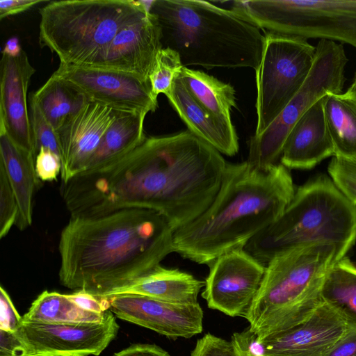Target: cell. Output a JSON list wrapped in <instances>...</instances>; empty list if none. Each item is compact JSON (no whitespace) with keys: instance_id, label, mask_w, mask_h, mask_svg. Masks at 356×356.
Instances as JSON below:
<instances>
[{"instance_id":"cell-20","label":"cell","mask_w":356,"mask_h":356,"mask_svg":"<svg viewBox=\"0 0 356 356\" xmlns=\"http://www.w3.org/2000/svg\"><path fill=\"white\" fill-rule=\"evenodd\" d=\"M170 103L195 135L220 153L234 156L238 151V138L232 122L222 120L202 106L189 93L179 76L166 95Z\"/></svg>"},{"instance_id":"cell-12","label":"cell","mask_w":356,"mask_h":356,"mask_svg":"<svg viewBox=\"0 0 356 356\" xmlns=\"http://www.w3.org/2000/svg\"><path fill=\"white\" fill-rule=\"evenodd\" d=\"M54 74L69 81L88 101L116 111L147 114L158 107L149 81L129 74L64 63Z\"/></svg>"},{"instance_id":"cell-26","label":"cell","mask_w":356,"mask_h":356,"mask_svg":"<svg viewBox=\"0 0 356 356\" xmlns=\"http://www.w3.org/2000/svg\"><path fill=\"white\" fill-rule=\"evenodd\" d=\"M192 97L217 118L232 122L231 111L236 106L234 87L205 72L184 67L179 75Z\"/></svg>"},{"instance_id":"cell-3","label":"cell","mask_w":356,"mask_h":356,"mask_svg":"<svg viewBox=\"0 0 356 356\" xmlns=\"http://www.w3.org/2000/svg\"><path fill=\"white\" fill-rule=\"evenodd\" d=\"M296 188L282 163L266 170L247 161L227 163L221 185L209 207L173 234L175 252L211 265L219 256L244 249L274 223L291 201Z\"/></svg>"},{"instance_id":"cell-32","label":"cell","mask_w":356,"mask_h":356,"mask_svg":"<svg viewBox=\"0 0 356 356\" xmlns=\"http://www.w3.org/2000/svg\"><path fill=\"white\" fill-rule=\"evenodd\" d=\"M19 208L6 174L0 165V238L5 237L16 224Z\"/></svg>"},{"instance_id":"cell-14","label":"cell","mask_w":356,"mask_h":356,"mask_svg":"<svg viewBox=\"0 0 356 356\" xmlns=\"http://www.w3.org/2000/svg\"><path fill=\"white\" fill-rule=\"evenodd\" d=\"M118 318L171 339H189L202 332L203 311L197 305H179L146 296L121 293L106 297Z\"/></svg>"},{"instance_id":"cell-7","label":"cell","mask_w":356,"mask_h":356,"mask_svg":"<svg viewBox=\"0 0 356 356\" xmlns=\"http://www.w3.org/2000/svg\"><path fill=\"white\" fill-rule=\"evenodd\" d=\"M146 12L139 1H53L40 9L39 43L60 63L97 67L119 31Z\"/></svg>"},{"instance_id":"cell-15","label":"cell","mask_w":356,"mask_h":356,"mask_svg":"<svg viewBox=\"0 0 356 356\" xmlns=\"http://www.w3.org/2000/svg\"><path fill=\"white\" fill-rule=\"evenodd\" d=\"M118 111L88 101L56 131L62 155V181L84 172Z\"/></svg>"},{"instance_id":"cell-36","label":"cell","mask_w":356,"mask_h":356,"mask_svg":"<svg viewBox=\"0 0 356 356\" xmlns=\"http://www.w3.org/2000/svg\"><path fill=\"white\" fill-rule=\"evenodd\" d=\"M22 323V317L15 309L7 291L0 287V330L17 332Z\"/></svg>"},{"instance_id":"cell-17","label":"cell","mask_w":356,"mask_h":356,"mask_svg":"<svg viewBox=\"0 0 356 356\" xmlns=\"http://www.w3.org/2000/svg\"><path fill=\"white\" fill-rule=\"evenodd\" d=\"M0 72V130L35 156L27 107L28 87L35 69L22 50L17 57L2 54Z\"/></svg>"},{"instance_id":"cell-41","label":"cell","mask_w":356,"mask_h":356,"mask_svg":"<svg viewBox=\"0 0 356 356\" xmlns=\"http://www.w3.org/2000/svg\"><path fill=\"white\" fill-rule=\"evenodd\" d=\"M113 356H170L161 348L153 344L138 343L115 353Z\"/></svg>"},{"instance_id":"cell-6","label":"cell","mask_w":356,"mask_h":356,"mask_svg":"<svg viewBox=\"0 0 356 356\" xmlns=\"http://www.w3.org/2000/svg\"><path fill=\"white\" fill-rule=\"evenodd\" d=\"M356 242V206L331 178L318 175L296 189L282 216L251 239L244 249L263 264L296 247L329 243L336 261L346 257Z\"/></svg>"},{"instance_id":"cell-34","label":"cell","mask_w":356,"mask_h":356,"mask_svg":"<svg viewBox=\"0 0 356 356\" xmlns=\"http://www.w3.org/2000/svg\"><path fill=\"white\" fill-rule=\"evenodd\" d=\"M35 168L38 179L51 181L61 173L62 160L51 151L41 147L35 156Z\"/></svg>"},{"instance_id":"cell-10","label":"cell","mask_w":356,"mask_h":356,"mask_svg":"<svg viewBox=\"0 0 356 356\" xmlns=\"http://www.w3.org/2000/svg\"><path fill=\"white\" fill-rule=\"evenodd\" d=\"M261 61L255 70L257 115L254 135L264 131L305 83L316 47L306 39L266 32Z\"/></svg>"},{"instance_id":"cell-38","label":"cell","mask_w":356,"mask_h":356,"mask_svg":"<svg viewBox=\"0 0 356 356\" xmlns=\"http://www.w3.org/2000/svg\"><path fill=\"white\" fill-rule=\"evenodd\" d=\"M325 356H356V325L348 326Z\"/></svg>"},{"instance_id":"cell-1","label":"cell","mask_w":356,"mask_h":356,"mask_svg":"<svg viewBox=\"0 0 356 356\" xmlns=\"http://www.w3.org/2000/svg\"><path fill=\"white\" fill-rule=\"evenodd\" d=\"M226 165L217 149L187 129L146 137L118 161L62 182L60 192L71 217L147 209L175 232L212 203Z\"/></svg>"},{"instance_id":"cell-35","label":"cell","mask_w":356,"mask_h":356,"mask_svg":"<svg viewBox=\"0 0 356 356\" xmlns=\"http://www.w3.org/2000/svg\"><path fill=\"white\" fill-rule=\"evenodd\" d=\"M231 342L238 356H265L266 347L250 328L241 332H235Z\"/></svg>"},{"instance_id":"cell-16","label":"cell","mask_w":356,"mask_h":356,"mask_svg":"<svg viewBox=\"0 0 356 356\" xmlns=\"http://www.w3.org/2000/svg\"><path fill=\"white\" fill-rule=\"evenodd\" d=\"M162 29L150 13L122 27L110 43L102 62L93 67L122 72L149 81L162 47Z\"/></svg>"},{"instance_id":"cell-28","label":"cell","mask_w":356,"mask_h":356,"mask_svg":"<svg viewBox=\"0 0 356 356\" xmlns=\"http://www.w3.org/2000/svg\"><path fill=\"white\" fill-rule=\"evenodd\" d=\"M321 299L348 324L356 325V265L347 257L329 270L322 286Z\"/></svg>"},{"instance_id":"cell-23","label":"cell","mask_w":356,"mask_h":356,"mask_svg":"<svg viewBox=\"0 0 356 356\" xmlns=\"http://www.w3.org/2000/svg\"><path fill=\"white\" fill-rule=\"evenodd\" d=\"M146 115L118 111L84 172L112 164L139 146L146 138L143 128Z\"/></svg>"},{"instance_id":"cell-22","label":"cell","mask_w":356,"mask_h":356,"mask_svg":"<svg viewBox=\"0 0 356 356\" xmlns=\"http://www.w3.org/2000/svg\"><path fill=\"white\" fill-rule=\"evenodd\" d=\"M203 286L204 282L189 273L159 266L118 294L134 293L175 304L197 305Z\"/></svg>"},{"instance_id":"cell-33","label":"cell","mask_w":356,"mask_h":356,"mask_svg":"<svg viewBox=\"0 0 356 356\" xmlns=\"http://www.w3.org/2000/svg\"><path fill=\"white\" fill-rule=\"evenodd\" d=\"M191 356H238L231 341L207 333L198 339Z\"/></svg>"},{"instance_id":"cell-39","label":"cell","mask_w":356,"mask_h":356,"mask_svg":"<svg viewBox=\"0 0 356 356\" xmlns=\"http://www.w3.org/2000/svg\"><path fill=\"white\" fill-rule=\"evenodd\" d=\"M24 348L16 332L0 330V356H24Z\"/></svg>"},{"instance_id":"cell-19","label":"cell","mask_w":356,"mask_h":356,"mask_svg":"<svg viewBox=\"0 0 356 356\" xmlns=\"http://www.w3.org/2000/svg\"><path fill=\"white\" fill-rule=\"evenodd\" d=\"M325 96L314 103L290 131L280 158L288 169H311L334 156L324 114Z\"/></svg>"},{"instance_id":"cell-5","label":"cell","mask_w":356,"mask_h":356,"mask_svg":"<svg viewBox=\"0 0 356 356\" xmlns=\"http://www.w3.org/2000/svg\"><path fill=\"white\" fill-rule=\"evenodd\" d=\"M336 262L333 244L314 243L283 252L267 264L259 289L244 316L260 341L312 315L323 302L322 286Z\"/></svg>"},{"instance_id":"cell-25","label":"cell","mask_w":356,"mask_h":356,"mask_svg":"<svg viewBox=\"0 0 356 356\" xmlns=\"http://www.w3.org/2000/svg\"><path fill=\"white\" fill-rule=\"evenodd\" d=\"M30 97L56 131L88 102L72 84L54 74Z\"/></svg>"},{"instance_id":"cell-18","label":"cell","mask_w":356,"mask_h":356,"mask_svg":"<svg viewBox=\"0 0 356 356\" xmlns=\"http://www.w3.org/2000/svg\"><path fill=\"white\" fill-rule=\"evenodd\" d=\"M347 326L341 316L323 302L302 323L261 341L265 356H325Z\"/></svg>"},{"instance_id":"cell-31","label":"cell","mask_w":356,"mask_h":356,"mask_svg":"<svg viewBox=\"0 0 356 356\" xmlns=\"http://www.w3.org/2000/svg\"><path fill=\"white\" fill-rule=\"evenodd\" d=\"M327 172L338 189L356 206V159L333 156Z\"/></svg>"},{"instance_id":"cell-29","label":"cell","mask_w":356,"mask_h":356,"mask_svg":"<svg viewBox=\"0 0 356 356\" xmlns=\"http://www.w3.org/2000/svg\"><path fill=\"white\" fill-rule=\"evenodd\" d=\"M184 67L179 54L165 47L158 52L154 67L149 76V81L154 95L160 93L167 95L170 91L174 80Z\"/></svg>"},{"instance_id":"cell-21","label":"cell","mask_w":356,"mask_h":356,"mask_svg":"<svg viewBox=\"0 0 356 356\" xmlns=\"http://www.w3.org/2000/svg\"><path fill=\"white\" fill-rule=\"evenodd\" d=\"M34 155L16 145L3 131L0 130V165L6 174L15 195L19 215L15 225L24 230L33 222L34 193L38 178Z\"/></svg>"},{"instance_id":"cell-44","label":"cell","mask_w":356,"mask_h":356,"mask_svg":"<svg viewBox=\"0 0 356 356\" xmlns=\"http://www.w3.org/2000/svg\"><path fill=\"white\" fill-rule=\"evenodd\" d=\"M70 356H85V355H80V354H76V355H70Z\"/></svg>"},{"instance_id":"cell-13","label":"cell","mask_w":356,"mask_h":356,"mask_svg":"<svg viewBox=\"0 0 356 356\" xmlns=\"http://www.w3.org/2000/svg\"><path fill=\"white\" fill-rule=\"evenodd\" d=\"M209 266L202 293L207 306L232 317H244L261 286L264 264L245 249H236Z\"/></svg>"},{"instance_id":"cell-8","label":"cell","mask_w":356,"mask_h":356,"mask_svg":"<svg viewBox=\"0 0 356 356\" xmlns=\"http://www.w3.org/2000/svg\"><path fill=\"white\" fill-rule=\"evenodd\" d=\"M229 9L266 32L356 48V0L234 1Z\"/></svg>"},{"instance_id":"cell-37","label":"cell","mask_w":356,"mask_h":356,"mask_svg":"<svg viewBox=\"0 0 356 356\" xmlns=\"http://www.w3.org/2000/svg\"><path fill=\"white\" fill-rule=\"evenodd\" d=\"M66 295L79 307L86 311L104 314L109 310V302L107 298H99L83 290Z\"/></svg>"},{"instance_id":"cell-43","label":"cell","mask_w":356,"mask_h":356,"mask_svg":"<svg viewBox=\"0 0 356 356\" xmlns=\"http://www.w3.org/2000/svg\"><path fill=\"white\" fill-rule=\"evenodd\" d=\"M353 83H356V72L354 76Z\"/></svg>"},{"instance_id":"cell-40","label":"cell","mask_w":356,"mask_h":356,"mask_svg":"<svg viewBox=\"0 0 356 356\" xmlns=\"http://www.w3.org/2000/svg\"><path fill=\"white\" fill-rule=\"evenodd\" d=\"M41 0H6L0 1V19L25 12L35 5L42 3Z\"/></svg>"},{"instance_id":"cell-11","label":"cell","mask_w":356,"mask_h":356,"mask_svg":"<svg viewBox=\"0 0 356 356\" xmlns=\"http://www.w3.org/2000/svg\"><path fill=\"white\" fill-rule=\"evenodd\" d=\"M119 325L113 313L92 323H38L24 322L16 334L24 348V356H97L115 337Z\"/></svg>"},{"instance_id":"cell-42","label":"cell","mask_w":356,"mask_h":356,"mask_svg":"<svg viewBox=\"0 0 356 356\" xmlns=\"http://www.w3.org/2000/svg\"><path fill=\"white\" fill-rule=\"evenodd\" d=\"M22 51V49L20 47L18 38L17 37H12L5 43L2 54L10 57H17Z\"/></svg>"},{"instance_id":"cell-2","label":"cell","mask_w":356,"mask_h":356,"mask_svg":"<svg viewBox=\"0 0 356 356\" xmlns=\"http://www.w3.org/2000/svg\"><path fill=\"white\" fill-rule=\"evenodd\" d=\"M174 230L160 213L130 208L71 217L59 243V280L99 298L118 294L175 252Z\"/></svg>"},{"instance_id":"cell-24","label":"cell","mask_w":356,"mask_h":356,"mask_svg":"<svg viewBox=\"0 0 356 356\" xmlns=\"http://www.w3.org/2000/svg\"><path fill=\"white\" fill-rule=\"evenodd\" d=\"M324 114L334 156L356 159V83L325 97Z\"/></svg>"},{"instance_id":"cell-30","label":"cell","mask_w":356,"mask_h":356,"mask_svg":"<svg viewBox=\"0 0 356 356\" xmlns=\"http://www.w3.org/2000/svg\"><path fill=\"white\" fill-rule=\"evenodd\" d=\"M30 121L33 133L35 156L41 147L49 149L62 160L56 131L46 120L35 102L30 97Z\"/></svg>"},{"instance_id":"cell-27","label":"cell","mask_w":356,"mask_h":356,"mask_svg":"<svg viewBox=\"0 0 356 356\" xmlns=\"http://www.w3.org/2000/svg\"><path fill=\"white\" fill-rule=\"evenodd\" d=\"M86 311L70 300L66 294L44 291L22 316L24 322L38 323H101L106 316Z\"/></svg>"},{"instance_id":"cell-4","label":"cell","mask_w":356,"mask_h":356,"mask_svg":"<svg viewBox=\"0 0 356 356\" xmlns=\"http://www.w3.org/2000/svg\"><path fill=\"white\" fill-rule=\"evenodd\" d=\"M162 47L177 51L184 67H250L260 63L265 36L230 9L205 1L154 0Z\"/></svg>"},{"instance_id":"cell-9","label":"cell","mask_w":356,"mask_h":356,"mask_svg":"<svg viewBox=\"0 0 356 356\" xmlns=\"http://www.w3.org/2000/svg\"><path fill=\"white\" fill-rule=\"evenodd\" d=\"M348 60L341 44L318 41L313 65L300 90L264 131L251 137L246 161L251 166L266 170L277 163L290 131L306 111L327 94L342 92Z\"/></svg>"}]
</instances>
